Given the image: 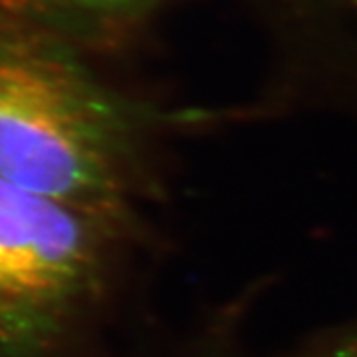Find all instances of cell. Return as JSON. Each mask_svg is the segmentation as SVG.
I'll return each mask as SVG.
<instances>
[{
    "mask_svg": "<svg viewBox=\"0 0 357 357\" xmlns=\"http://www.w3.org/2000/svg\"><path fill=\"white\" fill-rule=\"evenodd\" d=\"M0 178L139 236L103 91L54 42L0 26Z\"/></svg>",
    "mask_w": 357,
    "mask_h": 357,
    "instance_id": "6da1fadb",
    "label": "cell"
},
{
    "mask_svg": "<svg viewBox=\"0 0 357 357\" xmlns=\"http://www.w3.org/2000/svg\"><path fill=\"white\" fill-rule=\"evenodd\" d=\"M137 234L0 178V357H48L103 307Z\"/></svg>",
    "mask_w": 357,
    "mask_h": 357,
    "instance_id": "7a4b0ae2",
    "label": "cell"
},
{
    "mask_svg": "<svg viewBox=\"0 0 357 357\" xmlns=\"http://www.w3.org/2000/svg\"><path fill=\"white\" fill-rule=\"evenodd\" d=\"M135 357H241L222 333L203 326H187L183 332L167 333L151 345L135 351Z\"/></svg>",
    "mask_w": 357,
    "mask_h": 357,
    "instance_id": "3957f363",
    "label": "cell"
},
{
    "mask_svg": "<svg viewBox=\"0 0 357 357\" xmlns=\"http://www.w3.org/2000/svg\"><path fill=\"white\" fill-rule=\"evenodd\" d=\"M278 357H357V314L310 333Z\"/></svg>",
    "mask_w": 357,
    "mask_h": 357,
    "instance_id": "277c9868",
    "label": "cell"
},
{
    "mask_svg": "<svg viewBox=\"0 0 357 357\" xmlns=\"http://www.w3.org/2000/svg\"><path fill=\"white\" fill-rule=\"evenodd\" d=\"M82 4H91V6H109V4H121L126 0H76Z\"/></svg>",
    "mask_w": 357,
    "mask_h": 357,
    "instance_id": "5b68a950",
    "label": "cell"
}]
</instances>
